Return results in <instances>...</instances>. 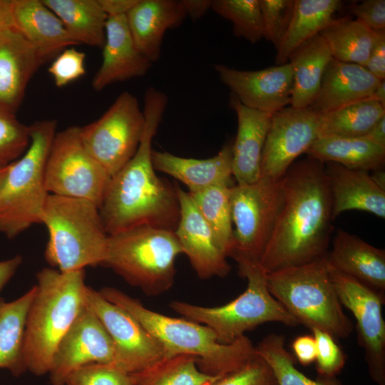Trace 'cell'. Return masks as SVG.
Instances as JSON below:
<instances>
[{
    "label": "cell",
    "instance_id": "obj_1",
    "mask_svg": "<svg viewBox=\"0 0 385 385\" xmlns=\"http://www.w3.org/2000/svg\"><path fill=\"white\" fill-rule=\"evenodd\" d=\"M162 91L150 87L144 95L145 126L132 158L109 181L98 207L108 235L147 225L175 231L180 218L177 185L155 173L152 144L168 105Z\"/></svg>",
    "mask_w": 385,
    "mask_h": 385
},
{
    "label": "cell",
    "instance_id": "obj_2",
    "mask_svg": "<svg viewBox=\"0 0 385 385\" xmlns=\"http://www.w3.org/2000/svg\"><path fill=\"white\" fill-rule=\"evenodd\" d=\"M279 182L282 204L260 260L267 273L326 256L334 229L324 163L309 157L294 162Z\"/></svg>",
    "mask_w": 385,
    "mask_h": 385
},
{
    "label": "cell",
    "instance_id": "obj_3",
    "mask_svg": "<svg viewBox=\"0 0 385 385\" xmlns=\"http://www.w3.org/2000/svg\"><path fill=\"white\" fill-rule=\"evenodd\" d=\"M99 292L135 317L162 346L165 358L194 356L198 368L205 374L223 376L240 369L257 354L245 336L232 343H221L210 327L152 311L118 289L104 287Z\"/></svg>",
    "mask_w": 385,
    "mask_h": 385
},
{
    "label": "cell",
    "instance_id": "obj_4",
    "mask_svg": "<svg viewBox=\"0 0 385 385\" xmlns=\"http://www.w3.org/2000/svg\"><path fill=\"white\" fill-rule=\"evenodd\" d=\"M85 269L63 272L45 267L36 274L24 340L26 371L48 374L61 339L86 304Z\"/></svg>",
    "mask_w": 385,
    "mask_h": 385
},
{
    "label": "cell",
    "instance_id": "obj_5",
    "mask_svg": "<svg viewBox=\"0 0 385 385\" xmlns=\"http://www.w3.org/2000/svg\"><path fill=\"white\" fill-rule=\"evenodd\" d=\"M41 223L48 231L44 257L51 267L67 272L103 265L108 235L94 202L48 194Z\"/></svg>",
    "mask_w": 385,
    "mask_h": 385
},
{
    "label": "cell",
    "instance_id": "obj_6",
    "mask_svg": "<svg viewBox=\"0 0 385 385\" xmlns=\"http://www.w3.org/2000/svg\"><path fill=\"white\" fill-rule=\"evenodd\" d=\"M241 277L247 280L245 291L231 302L218 307H202L174 300L169 307L184 318L210 327L221 343L229 344L245 332L267 322L294 327L299 323L271 294L267 272L259 260L234 259Z\"/></svg>",
    "mask_w": 385,
    "mask_h": 385
},
{
    "label": "cell",
    "instance_id": "obj_7",
    "mask_svg": "<svg viewBox=\"0 0 385 385\" xmlns=\"http://www.w3.org/2000/svg\"><path fill=\"white\" fill-rule=\"evenodd\" d=\"M267 284L271 294L299 324L334 338H347L353 332V322L344 313L330 278L327 255L269 272Z\"/></svg>",
    "mask_w": 385,
    "mask_h": 385
},
{
    "label": "cell",
    "instance_id": "obj_8",
    "mask_svg": "<svg viewBox=\"0 0 385 385\" xmlns=\"http://www.w3.org/2000/svg\"><path fill=\"white\" fill-rule=\"evenodd\" d=\"M56 125L55 120H43L29 125V147L9 165L0 188V232L8 238L41 223L48 195L45 167Z\"/></svg>",
    "mask_w": 385,
    "mask_h": 385
},
{
    "label": "cell",
    "instance_id": "obj_9",
    "mask_svg": "<svg viewBox=\"0 0 385 385\" xmlns=\"http://www.w3.org/2000/svg\"><path fill=\"white\" fill-rule=\"evenodd\" d=\"M180 254L183 252L175 231L142 225L108 235L103 265L154 297L174 284L175 261Z\"/></svg>",
    "mask_w": 385,
    "mask_h": 385
},
{
    "label": "cell",
    "instance_id": "obj_10",
    "mask_svg": "<svg viewBox=\"0 0 385 385\" xmlns=\"http://www.w3.org/2000/svg\"><path fill=\"white\" fill-rule=\"evenodd\" d=\"M111 178L83 146L79 127L56 133L45 167L48 194L89 200L99 207Z\"/></svg>",
    "mask_w": 385,
    "mask_h": 385
},
{
    "label": "cell",
    "instance_id": "obj_11",
    "mask_svg": "<svg viewBox=\"0 0 385 385\" xmlns=\"http://www.w3.org/2000/svg\"><path fill=\"white\" fill-rule=\"evenodd\" d=\"M144 126L138 99L125 91L98 119L79 127V137L86 150L112 177L135 153Z\"/></svg>",
    "mask_w": 385,
    "mask_h": 385
},
{
    "label": "cell",
    "instance_id": "obj_12",
    "mask_svg": "<svg viewBox=\"0 0 385 385\" xmlns=\"http://www.w3.org/2000/svg\"><path fill=\"white\" fill-rule=\"evenodd\" d=\"M280 182L260 178L231 186L233 249L230 257L259 260L272 232L282 204Z\"/></svg>",
    "mask_w": 385,
    "mask_h": 385
},
{
    "label": "cell",
    "instance_id": "obj_13",
    "mask_svg": "<svg viewBox=\"0 0 385 385\" xmlns=\"http://www.w3.org/2000/svg\"><path fill=\"white\" fill-rule=\"evenodd\" d=\"M329 272L342 305L356 319L358 343L364 351L370 377L377 385H385V294L329 265Z\"/></svg>",
    "mask_w": 385,
    "mask_h": 385
},
{
    "label": "cell",
    "instance_id": "obj_14",
    "mask_svg": "<svg viewBox=\"0 0 385 385\" xmlns=\"http://www.w3.org/2000/svg\"><path fill=\"white\" fill-rule=\"evenodd\" d=\"M87 305L98 316L115 349L113 366L128 374H137L165 358L159 343L129 312L106 299L87 286Z\"/></svg>",
    "mask_w": 385,
    "mask_h": 385
},
{
    "label": "cell",
    "instance_id": "obj_15",
    "mask_svg": "<svg viewBox=\"0 0 385 385\" xmlns=\"http://www.w3.org/2000/svg\"><path fill=\"white\" fill-rule=\"evenodd\" d=\"M319 115L287 106L272 114L262 150L260 178L279 181L318 138Z\"/></svg>",
    "mask_w": 385,
    "mask_h": 385
},
{
    "label": "cell",
    "instance_id": "obj_16",
    "mask_svg": "<svg viewBox=\"0 0 385 385\" xmlns=\"http://www.w3.org/2000/svg\"><path fill=\"white\" fill-rule=\"evenodd\" d=\"M114 360L113 341L86 302L57 346L48 372L50 382L52 385H64L68 376L80 367L90 364L113 365Z\"/></svg>",
    "mask_w": 385,
    "mask_h": 385
},
{
    "label": "cell",
    "instance_id": "obj_17",
    "mask_svg": "<svg viewBox=\"0 0 385 385\" xmlns=\"http://www.w3.org/2000/svg\"><path fill=\"white\" fill-rule=\"evenodd\" d=\"M221 82L245 106L273 114L290 106L293 73L289 62L257 71L215 65Z\"/></svg>",
    "mask_w": 385,
    "mask_h": 385
},
{
    "label": "cell",
    "instance_id": "obj_18",
    "mask_svg": "<svg viewBox=\"0 0 385 385\" xmlns=\"http://www.w3.org/2000/svg\"><path fill=\"white\" fill-rule=\"evenodd\" d=\"M180 218L175 234L197 275L203 279L225 277L231 266L188 192L177 185Z\"/></svg>",
    "mask_w": 385,
    "mask_h": 385
},
{
    "label": "cell",
    "instance_id": "obj_19",
    "mask_svg": "<svg viewBox=\"0 0 385 385\" xmlns=\"http://www.w3.org/2000/svg\"><path fill=\"white\" fill-rule=\"evenodd\" d=\"M102 48V63L92 80V87L97 91L115 83L141 77L153 65L137 48L125 16L108 17Z\"/></svg>",
    "mask_w": 385,
    "mask_h": 385
},
{
    "label": "cell",
    "instance_id": "obj_20",
    "mask_svg": "<svg viewBox=\"0 0 385 385\" xmlns=\"http://www.w3.org/2000/svg\"><path fill=\"white\" fill-rule=\"evenodd\" d=\"M44 62L15 26L0 35V108L15 113L29 81Z\"/></svg>",
    "mask_w": 385,
    "mask_h": 385
},
{
    "label": "cell",
    "instance_id": "obj_21",
    "mask_svg": "<svg viewBox=\"0 0 385 385\" xmlns=\"http://www.w3.org/2000/svg\"><path fill=\"white\" fill-rule=\"evenodd\" d=\"M125 17L137 48L153 63L160 58L166 31L180 26L187 16L181 1L138 0Z\"/></svg>",
    "mask_w": 385,
    "mask_h": 385
},
{
    "label": "cell",
    "instance_id": "obj_22",
    "mask_svg": "<svg viewBox=\"0 0 385 385\" xmlns=\"http://www.w3.org/2000/svg\"><path fill=\"white\" fill-rule=\"evenodd\" d=\"M230 106L237 118V130L232 145V175L237 185H247L260 178L263 147L272 114L242 105L230 95Z\"/></svg>",
    "mask_w": 385,
    "mask_h": 385
},
{
    "label": "cell",
    "instance_id": "obj_23",
    "mask_svg": "<svg viewBox=\"0 0 385 385\" xmlns=\"http://www.w3.org/2000/svg\"><path fill=\"white\" fill-rule=\"evenodd\" d=\"M381 81L363 66L332 58L309 108L319 115L369 98Z\"/></svg>",
    "mask_w": 385,
    "mask_h": 385
},
{
    "label": "cell",
    "instance_id": "obj_24",
    "mask_svg": "<svg viewBox=\"0 0 385 385\" xmlns=\"http://www.w3.org/2000/svg\"><path fill=\"white\" fill-rule=\"evenodd\" d=\"M324 165L334 220L342 212L354 210L385 217V190L375 183L369 172L334 163H326Z\"/></svg>",
    "mask_w": 385,
    "mask_h": 385
},
{
    "label": "cell",
    "instance_id": "obj_25",
    "mask_svg": "<svg viewBox=\"0 0 385 385\" xmlns=\"http://www.w3.org/2000/svg\"><path fill=\"white\" fill-rule=\"evenodd\" d=\"M329 265L384 294L385 251L338 229L332 250L327 255Z\"/></svg>",
    "mask_w": 385,
    "mask_h": 385
},
{
    "label": "cell",
    "instance_id": "obj_26",
    "mask_svg": "<svg viewBox=\"0 0 385 385\" xmlns=\"http://www.w3.org/2000/svg\"><path fill=\"white\" fill-rule=\"evenodd\" d=\"M155 170L180 181L195 192L218 184H230L232 175V145H225L218 153L206 159L184 158L167 151L153 150Z\"/></svg>",
    "mask_w": 385,
    "mask_h": 385
},
{
    "label": "cell",
    "instance_id": "obj_27",
    "mask_svg": "<svg viewBox=\"0 0 385 385\" xmlns=\"http://www.w3.org/2000/svg\"><path fill=\"white\" fill-rule=\"evenodd\" d=\"M14 26L46 61L76 44L42 0H13Z\"/></svg>",
    "mask_w": 385,
    "mask_h": 385
},
{
    "label": "cell",
    "instance_id": "obj_28",
    "mask_svg": "<svg viewBox=\"0 0 385 385\" xmlns=\"http://www.w3.org/2000/svg\"><path fill=\"white\" fill-rule=\"evenodd\" d=\"M333 58L324 39L318 34L296 48L288 62L293 73L290 106L309 108L319 91L324 71Z\"/></svg>",
    "mask_w": 385,
    "mask_h": 385
},
{
    "label": "cell",
    "instance_id": "obj_29",
    "mask_svg": "<svg viewBox=\"0 0 385 385\" xmlns=\"http://www.w3.org/2000/svg\"><path fill=\"white\" fill-rule=\"evenodd\" d=\"M308 157L323 163H334L345 168L369 172L382 168L385 148L367 137H320L309 148Z\"/></svg>",
    "mask_w": 385,
    "mask_h": 385
},
{
    "label": "cell",
    "instance_id": "obj_30",
    "mask_svg": "<svg viewBox=\"0 0 385 385\" xmlns=\"http://www.w3.org/2000/svg\"><path fill=\"white\" fill-rule=\"evenodd\" d=\"M341 4L339 0H294L288 29L277 50L276 65L287 63L296 48L329 26Z\"/></svg>",
    "mask_w": 385,
    "mask_h": 385
},
{
    "label": "cell",
    "instance_id": "obj_31",
    "mask_svg": "<svg viewBox=\"0 0 385 385\" xmlns=\"http://www.w3.org/2000/svg\"><path fill=\"white\" fill-rule=\"evenodd\" d=\"M36 292V285L17 299L7 302L0 297V369L14 376L27 371L24 359L26 316Z\"/></svg>",
    "mask_w": 385,
    "mask_h": 385
},
{
    "label": "cell",
    "instance_id": "obj_32",
    "mask_svg": "<svg viewBox=\"0 0 385 385\" xmlns=\"http://www.w3.org/2000/svg\"><path fill=\"white\" fill-rule=\"evenodd\" d=\"M76 44L103 48L108 19L98 0H42Z\"/></svg>",
    "mask_w": 385,
    "mask_h": 385
},
{
    "label": "cell",
    "instance_id": "obj_33",
    "mask_svg": "<svg viewBox=\"0 0 385 385\" xmlns=\"http://www.w3.org/2000/svg\"><path fill=\"white\" fill-rule=\"evenodd\" d=\"M385 116V108L371 98L359 101L319 115L320 137L366 136Z\"/></svg>",
    "mask_w": 385,
    "mask_h": 385
},
{
    "label": "cell",
    "instance_id": "obj_34",
    "mask_svg": "<svg viewBox=\"0 0 385 385\" xmlns=\"http://www.w3.org/2000/svg\"><path fill=\"white\" fill-rule=\"evenodd\" d=\"M333 58L364 66L371 51L375 31L359 19H335L320 34Z\"/></svg>",
    "mask_w": 385,
    "mask_h": 385
},
{
    "label": "cell",
    "instance_id": "obj_35",
    "mask_svg": "<svg viewBox=\"0 0 385 385\" xmlns=\"http://www.w3.org/2000/svg\"><path fill=\"white\" fill-rule=\"evenodd\" d=\"M230 189V184H218L188 192L227 257H230L233 249Z\"/></svg>",
    "mask_w": 385,
    "mask_h": 385
},
{
    "label": "cell",
    "instance_id": "obj_36",
    "mask_svg": "<svg viewBox=\"0 0 385 385\" xmlns=\"http://www.w3.org/2000/svg\"><path fill=\"white\" fill-rule=\"evenodd\" d=\"M135 374L134 385H212L222 377L202 372L196 357L187 354L165 358Z\"/></svg>",
    "mask_w": 385,
    "mask_h": 385
},
{
    "label": "cell",
    "instance_id": "obj_37",
    "mask_svg": "<svg viewBox=\"0 0 385 385\" xmlns=\"http://www.w3.org/2000/svg\"><path fill=\"white\" fill-rule=\"evenodd\" d=\"M255 349L272 369L278 385H337L332 381L313 380L299 371L285 347V339L282 334L267 335Z\"/></svg>",
    "mask_w": 385,
    "mask_h": 385
},
{
    "label": "cell",
    "instance_id": "obj_38",
    "mask_svg": "<svg viewBox=\"0 0 385 385\" xmlns=\"http://www.w3.org/2000/svg\"><path fill=\"white\" fill-rule=\"evenodd\" d=\"M211 9L232 24L235 36L255 43L264 38L259 0H213Z\"/></svg>",
    "mask_w": 385,
    "mask_h": 385
},
{
    "label": "cell",
    "instance_id": "obj_39",
    "mask_svg": "<svg viewBox=\"0 0 385 385\" xmlns=\"http://www.w3.org/2000/svg\"><path fill=\"white\" fill-rule=\"evenodd\" d=\"M29 143V125L19 122L15 113L0 108V168L19 159Z\"/></svg>",
    "mask_w": 385,
    "mask_h": 385
},
{
    "label": "cell",
    "instance_id": "obj_40",
    "mask_svg": "<svg viewBox=\"0 0 385 385\" xmlns=\"http://www.w3.org/2000/svg\"><path fill=\"white\" fill-rule=\"evenodd\" d=\"M294 0H259L264 28V38L276 50L279 47L288 29Z\"/></svg>",
    "mask_w": 385,
    "mask_h": 385
},
{
    "label": "cell",
    "instance_id": "obj_41",
    "mask_svg": "<svg viewBox=\"0 0 385 385\" xmlns=\"http://www.w3.org/2000/svg\"><path fill=\"white\" fill-rule=\"evenodd\" d=\"M135 374L111 364H90L73 371L64 385H134Z\"/></svg>",
    "mask_w": 385,
    "mask_h": 385
},
{
    "label": "cell",
    "instance_id": "obj_42",
    "mask_svg": "<svg viewBox=\"0 0 385 385\" xmlns=\"http://www.w3.org/2000/svg\"><path fill=\"white\" fill-rule=\"evenodd\" d=\"M317 346L316 369L322 381H332L344 366L346 356L329 334L312 329Z\"/></svg>",
    "mask_w": 385,
    "mask_h": 385
},
{
    "label": "cell",
    "instance_id": "obj_43",
    "mask_svg": "<svg viewBox=\"0 0 385 385\" xmlns=\"http://www.w3.org/2000/svg\"><path fill=\"white\" fill-rule=\"evenodd\" d=\"M212 385H278L269 364L258 354L240 369L220 377Z\"/></svg>",
    "mask_w": 385,
    "mask_h": 385
},
{
    "label": "cell",
    "instance_id": "obj_44",
    "mask_svg": "<svg viewBox=\"0 0 385 385\" xmlns=\"http://www.w3.org/2000/svg\"><path fill=\"white\" fill-rule=\"evenodd\" d=\"M86 54L74 48L63 49L50 65L48 71L55 85L61 88L86 73Z\"/></svg>",
    "mask_w": 385,
    "mask_h": 385
},
{
    "label": "cell",
    "instance_id": "obj_45",
    "mask_svg": "<svg viewBox=\"0 0 385 385\" xmlns=\"http://www.w3.org/2000/svg\"><path fill=\"white\" fill-rule=\"evenodd\" d=\"M351 13L374 31L385 30V1L365 0L351 4Z\"/></svg>",
    "mask_w": 385,
    "mask_h": 385
},
{
    "label": "cell",
    "instance_id": "obj_46",
    "mask_svg": "<svg viewBox=\"0 0 385 385\" xmlns=\"http://www.w3.org/2000/svg\"><path fill=\"white\" fill-rule=\"evenodd\" d=\"M380 80L385 78V30L375 31L374 43L364 66Z\"/></svg>",
    "mask_w": 385,
    "mask_h": 385
},
{
    "label": "cell",
    "instance_id": "obj_47",
    "mask_svg": "<svg viewBox=\"0 0 385 385\" xmlns=\"http://www.w3.org/2000/svg\"><path fill=\"white\" fill-rule=\"evenodd\" d=\"M292 349L298 361L308 366L315 361L317 346L314 336L301 335L293 341Z\"/></svg>",
    "mask_w": 385,
    "mask_h": 385
},
{
    "label": "cell",
    "instance_id": "obj_48",
    "mask_svg": "<svg viewBox=\"0 0 385 385\" xmlns=\"http://www.w3.org/2000/svg\"><path fill=\"white\" fill-rule=\"evenodd\" d=\"M138 0H98L108 17L125 16Z\"/></svg>",
    "mask_w": 385,
    "mask_h": 385
},
{
    "label": "cell",
    "instance_id": "obj_49",
    "mask_svg": "<svg viewBox=\"0 0 385 385\" xmlns=\"http://www.w3.org/2000/svg\"><path fill=\"white\" fill-rule=\"evenodd\" d=\"M185 12L192 21L203 17L211 9L212 0H181Z\"/></svg>",
    "mask_w": 385,
    "mask_h": 385
},
{
    "label": "cell",
    "instance_id": "obj_50",
    "mask_svg": "<svg viewBox=\"0 0 385 385\" xmlns=\"http://www.w3.org/2000/svg\"><path fill=\"white\" fill-rule=\"evenodd\" d=\"M21 263L22 257L19 255L0 261V292L15 274Z\"/></svg>",
    "mask_w": 385,
    "mask_h": 385
},
{
    "label": "cell",
    "instance_id": "obj_51",
    "mask_svg": "<svg viewBox=\"0 0 385 385\" xmlns=\"http://www.w3.org/2000/svg\"><path fill=\"white\" fill-rule=\"evenodd\" d=\"M14 26L13 0H0V35Z\"/></svg>",
    "mask_w": 385,
    "mask_h": 385
},
{
    "label": "cell",
    "instance_id": "obj_52",
    "mask_svg": "<svg viewBox=\"0 0 385 385\" xmlns=\"http://www.w3.org/2000/svg\"><path fill=\"white\" fill-rule=\"evenodd\" d=\"M366 137L374 143L385 148V116L374 125Z\"/></svg>",
    "mask_w": 385,
    "mask_h": 385
},
{
    "label": "cell",
    "instance_id": "obj_53",
    "mask_svg": "<svg viewBox=\"0 0 385 385\" xmlns=\"http://www.w3.org/2000/svg\"><path fill=\"white\" fill-rule=\"evenodd\" d=\"M385 108V81L382 80L370 97Z\"/></svg>",
    "mask_w": 385,
    "mask_h": 385
},
{
    "label": "cell",
    "instance_id": "obj_54",
    "mask_svg": "<svg viewBox=\"0 0 385 385\" xmlns=\"http://www.w3.org/2000/svg\"><path fill=\"white\" fill-rule=\"evenodd\" d=\"M375 183L382 189L385 190V174L381 169L374 170L373 175H371Z\"/></svg>",
    "mask_w": 385,
    "mask_h": 385
},
{
    "label": "cell",
    "instance_id": "obj_55",
    "mask_svg": "<svg viewBox=\"0 0 385 385\" xmlns=\"http://www.w3.org/2000/svg\"><path fill=\"white\" fill-rule=\"evenodd\" d=\"M9 165L3 168H0V188L7 175Z\"/></svg>",
    "mask_w": 385,
    "mask_h": 385
}]
</instances>
